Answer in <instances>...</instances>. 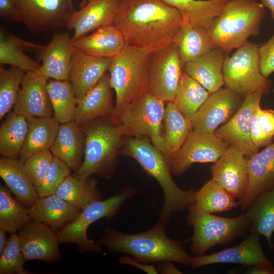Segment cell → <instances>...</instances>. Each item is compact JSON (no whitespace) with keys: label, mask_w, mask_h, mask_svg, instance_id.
I'll return each mask as SVG.
<instances>
[{"label":"cell","mask_w":274,"mask_h":274,"mask_svg":"<svg viewBox=\"0 0 274 274\" xmlns=\"http://www.w3.org/2000/svg\"><path fill=\"white\" fill-rule=\"evenodd\" d=\"M21 22L32 33L66 26L75 10L69 0H16Z\"/></svg>","instance_id":"4fadbf2b"},{"label":"cell","mask_w":274,"mask_h":274,"mask_svg":"<svg viewBox=\"0 0 274 274\" xmlns=\"http://www.w3.org/2000/svg\"><path fill=\"white\" fill-rule=\"evenodd\" d=\"M44 45L18 37L4 28L0 30V64L20 68L25 72L38 71L41 65L25 52L38 53Z\"/></svg>","instance_id":"f1b7e54d"},{"label":"cell","mask_w":274,"mask_h":274,"mask_svg":"<svg viewBox=\"0 0 274 274\" xmlns=\"http://www.w3.org/2000/svg\"><path fill=\"white\" fill-rule=\"evenodd\" d=\"M119 0H88L79 10H74L66 26L74 30L73 40L98 28L114 23Z\"/></svg>","instance_id":"ffe728a7"},{"label":"cell","mask_w":274,"mask_h":274,"mask_svg":"<svg viewBox=\"0 0 274 274\" xmlns=\"http://www.w3.org/2000/svg\"><path fill=\"white\" fill-rule=\"evenodd\" d=\"M165 230L155 224L146 231L130 234L107 227L98 242L109 253H124L143 263L170 261L190 265L193 257L185 250L184 243L167 236Z\"/></svg>","instance_id":"3957f363"},{"label":"cell","mask_w":274,"mask_h":274,"mask_svg":"<svg viewBox=\"0 0 274 274\" xmlns=\"http://www.w3.org/2000/svg\"><path fill=\"white\" fill-rule=\"evenodd\" d=\"M70 2H71V3H73V0H69Z\"/></svg>","instance_id":"6f0895ef"},{"label":"cell","mask_w":274,"mask_h":274,"mask_svg":"<svg viewBox=\"0 0 274 274\" xmlns=\"http://www.w3.org/2000/svg\"><path fill=\"white\" fill-rule=\"evenodd\" d=\"M0 16L11 22H21V14L16 0H0Z\"/></svg>","instance_id":"c3c4849f"},{"label":"cell","mask_w":274,"mask_h":274,"mask_svg":"<svg viewBox=\"0 0 274 274\" xmlns=\"http://www.w3.org/2000/svg\"><path fill=\"white\" fill-rule=\"evenodd\" d=\"M74 47L89 55L113 58L126 45L123 36L113 24L101 27L90 35L73 40Z\"/></svg>","instance_id":"484cf974"},{"label":"cell","mask_w":274,"mask_h":274,"mask_svg":"<svg viewBox=\"0 0 274 274\" xmlns=\"http://www.w3.org/2000/svg\"><path fill=\"white\" fill-rule=\"evenodd\" d=\"M73 48L67 32H55L50 42L37 53L42 62L39 71L48 79L68 80Z\"/></svg>","instance_id":"7402d4cb"},{"label":"cell","mask_w":274,"mask_h":274,"mask_svg":"<svg viewBox=\"0 0 274 274\" xmlns=\"http://www.w3.org/2000/svg\"><path fill=\"white\" fill-rule=\"evenodd\" d=\"M260 106L257 108L252 119L251 137L253 143L258 148L266 147L273 142L274 137L267 134L261 127L258 122V112Z\"/></svg>","instance_id":"7dc6e473"},{"label":"cell","mask_w":274,"mask_h":274,"mask_svg":"<svg viewBox=\"0 0 274 274\" xmlns=\"http://www.w3.org/2000/svg\"><path fill=\"white\" fill-rule=\"evenodd\" d=\"M263 94V90L250 93L245 96L234 115L218 128L215 133L229 145L241 150L247 158L259 152L251 137V127L254 114Z\"/></svg>","instance_id":"5bb4252c"},{"label":"cell","mask_w":274,"mask_h":274,"mask_svg":"<svg viewBox=\"0 0 274 274\" xmlns=\"http://www.w3.org/2000/svg\"><path fill=\"white\" fill-rule=\"evenodd\" d=\"M110 75L106 73L81 99H77L74 121L82 126L95 120L111 118L114 106Z\"/></svg>","instance_id":"44dd1931"},{"label":"cell","mask_w":274,"mask_h":274,"mask_svg":"<svg viewBox=\"0 0 274 274\" xmlns=\"http://www.w3.org/2000/svg\"><path fill=\"white\" fill-rule=\"evenodd\" d=\"M7 232L0 229V254L6 246L9 239L6 235Z\"/></svg>","instance_id":"db71d44e"},{"label":"cell","mask_w":274,"mask_h":274,"mask_svg":"<svg viewBox=\"0 0 274 274\" xmlns=\"http://www.w3.org/2000/svg\"><path fill=\"white\" fill-rule=\"evenodd\" d=\"M180 12L183 23L208 30L228 0H163Z\"/></svg>","instance_id":"1f68e13d"},{"label":"cell","mask_w":274,"mask_h":274,"mask_svg":"<svg viewBox=\"0 0 274 274\" xmlns=\"http://www.w3.org/2000/svg\"><path fill=\"white\" fill-rule=\"evenodd\" d=\"M224 59L221 50L213 48L199 58L185 63L184 72L212 93L224 85L222 72Z\"/></svg>","instance_id":"83f0119b"},{"label":"cell","mask_w":274,"mask_h":274,"mask_svg":"<svg viewBox=\"0 0 274 274\" xmlns=\"http://www.w3.org/2000/svg\"><path fill=\"white\" fill-rule=\"evenodd\" d=\"M25 260L20 245L18 234H11L0 256L1 274H30L24 267Z\"/></svg>","instance_id":"7bdbcfd3"},{"label":"cell","mask_w":274,"mask_h":274,"mask_svg":"<svg viewBox=\"0 0 274 274\" xmlns=\"http://www.w3.org/2000/svg\"><path fill=\"white\" fill-rule=\"evenodd\" d=\"M136 192L135 188L127 186L112 196L90 204L81 210L72 221L56 231L60 243L75 244L79 252L101 253V245L88 237V227L103 218L109 220L112 218L124 202L132 198Z\"/></svg>","instance_id":"9c48e42d"},{"label":"cell","mask_w":274,"mask_h":274,"mask_svg":"<svg viewBox=\"0 0 274 274\" xmlns=\"http://www.w3.org/2000/svg\"><path fill=\"white\" fill-rule=\"evenodd\" d=\"M259 235L251 231L250 235L239 244L213 254L193 257L192 268L219 263H233L244 265H272L263 252Z\"/></svg>","instance_id":"d6986e66"},{"label":"cell","mask_w":274,"mask_h":274,"mask_svg":"<svg viewBox=\"0 0 274 274\" xmlns=\"http://www.w3.org/2000/svg\"><path fill=\"white\" fill-rule=\"evenodd\" d=\"M183 23L179 10L163 0H119L113 24L126 44L153 52L172 44Z\"/></svg>","instance_id":"6da1fadb"},{"label":"cell","mask_w":274,"mask_h":274,"mask_svg":"<svg viewBox=\"0 0 274 274\" xmlns=\"http://www.w3.org/2000/svg\"><path fill=\"white\" fill-rule=\"evenodd\" d=\"M258 122L262 129L268 135L274 136V110L259 109Z\"/></svg>","instance_id":"681fc988"},{"label":"cell","mask_w":274,"mask_h":274,"mask_svg":"<svg viewBox=\"0 0 274 274\" xmlns=\"http://www.w3.org/2000/svg\"><path fill=\"white\" fill-rule=\"evenodd\" d=\"M28 130L26 118L13 112L0 127V154L2 157L18 159Z\"/></svg>","instance_id":"8d00e7d4"},{"label":"cell","mask_w":274,"mask_h":274,"mask_svg":"<svg viewBox=\"0 0 274 274\" xmlns=\"http://www.w3.org/2000/svg\"><path fill=\"white\" fill-rule=\"evenodd\" d=\"M259 45L247 42L225 57L222 72L226 87L244 96L257 91L269 92L271 81L261 74Z\"/></svg>","instance_id":"30bf717a"},{"label":"cell","mask_w":274,"mask_h":274,"mask_svg":"<svg viewBox=\"0 0 274 274\" xmlns=\"http://www.w3.org/2000/svg\"><path fill=\"white\" fill-rule=\"evenodd\" d=\"M162 139L167 160L182 147L193 130L191 120L186 119L173 101L165 106L163 120Z\"/></svg>","instance_id":"836d02e7"},{"label":"cell","mask_w":274,"mask_h":274,"mask_svg":"<svg viewBox=\"0 0 274 274\" xmlns=\"http://www.w3.org/2000/svg\"><path fill=\"white\" fill-rule=\"evenodd\" d=\"M242 102L241 95L226 87L210 93L191 120L193 130L214 133L231 119Z\"/></svg>","instance_id":"9a60e30c"},{"label":"cell","mask_w":274,"mask_h":274,"mask_svg":"<svg viewBox=\"0 0 274 274\" xmlns=\"http://www.w3.org/2000/svg\"><path fill=\"white\" fill-rule=\"evenodd\" d=\"M183 68L178 48L173 43L151 52L148 61V92L164 102L173 101Z\"/></svg>","instance_id":"8fae6325"},{"label":"cell","mask_w":274,"mask_h":274,"mask_svg":"<svg viewBox=\"0 0 274 274\" xmlns=\"http://www.w3.org/2000/svg\"><path fill=\"white\" fill-rule=\"evenodd\" d=\"M261 3L270 11L271 16L274 20V0H260Z\"/></svg>","instance_id":"11a10c76"},{"label":"cell","mask_w":274,"mask_h":274,"mask_svg":"<svg viewBox=\"0 0 274 274\" xmlns=\"http://www.w3.org/2000/svg\"><path fill=\"white\" fill-rule=\"evenodd\" d=\"M0 176L17 199L28 208L32 207L39 198L24 162L19 159L1 156Z\"/></svg>","instance_id":"f546056e"},{"label":"cell","mask_w":274,"mask_h":274,"mask_svg":"<svg viewBox=\"0 0 274 274\" xmlns=\"http://www.w3.org/2000/svg\"><path fill=\"white\" fill-rule=\"evenodd\" d=\"M81 211L56 194L40 197L28 208L32 220L42 222L55 231L72 221Z\"/></svg>","instance_id":"4316f807"},{"label":"cell","mask_w":274,"mask_h":274,"mask_svg":"<svg viewBox=\"0 0 274 274\" xmlns=\"http://www.w3.org/2000/svg\"><path fill=\"white\" fill-rule=\"evenodd\" d=\"M98 184L95 178L89 177L81 179L70 175L60 185L55 194L82 210L92 202L102 199Z\"/></svg>","instance_id":"d590c367"},{"label":"cell","mask_w":274,"mask_h":274,"mask_svg":"<svg viewBox=\"0 0 274 274\" xmlns=\"http://www.w3.org/2000/svg\"><path fill=\"white\" fill-rule=\"evenodd\" d=\"M229 145L215 133L192 130L180 149L167 161L172 174L179 176L196 163H215Z\"/></svg>","instance_id":"7c38bea8"},{"label":"cell","mask_w":274,"mask_h":274,"mask_svg":"<svg viewBox=\"0 0 274 274\" xmlns=\"http://www.w3.org/2000/svg\"><path fill=\"white\" fill-rule=\"evenodd\" d=\"M85 136L82 128L74 121L60 124L57 135L50 148L53 155L76 172L84 156Z\"/></svg>","instance_id":"d4e9b609"},{"label":"cell","mask_w":274,"mask_h":274,"mask_svg":"<svg viewBox=\"0 0 274 274\" xmlns=\"http://www.w3.org/2000/svg\"><path fill=\"white\" fill-rule=\"evenodd\" d=\"M25 72L11 66L0 68V120L14 107Z\"/></svg>","instance_id":"b9f144b4"},{"label":"cell","mask_w":274,"mask_h":274,"mask_svg":"<svg viewBox=\"0 0 274 274\" xmlns=\"http://www.w3.org/2000/svg\"><path fill=\"white\" fill-rule=\"evenodd\" d=\"M188 211L186 221L193 227V233L187 241L191 243V252L195 257L203 255L217 245L231 242L251 225L246 213L233 218L220 217L202 210L195 203Z\"/></svg>","instance_id":"52a82bcc"},{"label":"cell","mask_w":274,"mask_h":274,"mask_svg":"<svg viewBox=\"0 0 274 274\" xmlns=\"http://www.w3.org/2000/svg\"><path fill=\"white\" fill-rule=\"evenodd\" d=\"M249 274H274V266L273 265H254L250 266L247 270Z\"/></svg>","instance_id":"f5cc1de1"},{"label":"cell","mask_w":274,"mask_h":274,"mask_svg":"<svg viewBox=\"0 0 274 274\" xmlns=\"http://www.w3.org/2000/svg\"><path fill=\"white\" fill-rule=\"evenodd\" d=\"M88 0H81V3L79 6V8H83L87 3Z\"/></svg>","instance_id":"9f6ffc18"},{"label":"cell","mask_w":274,"mask_h":274,"mask_svg":"<svg viewBox=\"0 0 274 274\" xmlns=\"http://www.w3.org/2000/svg\"><path fill=\"white\" fill-rule=\"evenodd\" d=\"M194 203L202 210L212 214L227 212L239 205L233 196L213 179L196 191Z\"/></svg>","instance_id":"ab89813d"},{"label":"cell","mask_w":274,"mask_h":274,"mask_svg":"<svg viewBox=\"0 0 274 274\" xmlns=\"http://www.w3.org/2000/svg\"><path fill=\"white\" fill-rule=\"evenodd\" d=\"M151 52L126 44L112 58L110 84L116 93L115 109L148 92V61Z\"/></svg>","instance_id":"ba28073f"},{"label":"cell","mask_w":274,"mask_h":274,"mask_svg":"<svg viewBox=\"0 0 274 274\" xmlns=\"http://www.w3.org/2000/svg\"><path fill=\"white\" fill-rule=\"evenodd\" d=\"M71 171L64 162L53 155L42 184L36 188L39 196L55 194L65 178L71 175Z\"/></svg>","instance_id":"ee69618b"},{"label":"cell","mask_w":274,"mask_h":274,"mask_svg":"<svg viewBox=\"0 0 274 274\" xmlns=\"http://www.w3.org/2000/svg\"><path fill=\"white\" fill-rule=\"evenodd\" d=\"M26 118L28 130L18 158L23 162L35 153L50 150L60 125L53 116Z\"/></svg>","instance_id":"4dcf8cb0"},{"label":"cell","mask_w":274,"mask_h":274,"mask_svg":"<svg viewBox=\"0 0 274 274\" xmlns=\"http://www.w3.org/2000/svg\"><path fill=\"white\" fill-rule=\"evenodd\" d=\"M28 208L15 199L8 187L0 185V229L16 233L31 220Z\"/></svg>","instance_id":"60d3db41"},{"label":"cell","mask_w":274,"mask_h":274,"mask_svg":"<svg viewBox=\"0 0 274 274\" xmlns=\"http://www.w3.org/2000/svg\"><path fill=\"white\" fill-rule=\"evenodd\" d=\"M272 92H274V88L272 89Z\"/></svg>","instance_id":"680465c9"},{"label":"cell","mask_w":274,"mask_h":274,"mask_svg":"<svg viewBox=\"0 0 274 274\" xmlns=\"http://www.w3.org/2000/svg\"><path fill=\"white\" fill-rule=\"evenodd\" d=\"M164 101L147 92L115 109L110 119L121 128L124 136L147 137L164 155L162 139Z\"/></svg>","instance_id":"8992f818"},{"label":"cell","mask_w":274,"mask_h":274,"mask_svg":"<svg viewBox=\"0 0 274 274\" xmlns=\"http://www.w3.org/2000/svg\"><path fill=\"white\" fill-rule=\"evenodd\" d=\"M48 80L39 70L26 72L13 112L25 118L52 116L53 110L47 88Z\"/></svg>","instance_id":"ac0fdd59"},{"label":"cell","mask_w":274,"mask_h":274,"mask_svg":"<svg viewBox=\"0 0 274 274\" xmlns=\"http://www.w3.org/2000/svg\"><path fill=\"white\" fill-rule=\"evenodd\" d=\"M112 60L89 55L74 47L68 80L77 99L98 82L109 71Z\"/></svg>","instance_id":"603a6c76"},{"label":"cell","mask_w":274,"mask_h":274,"mask_svg":"<svg viewBox=\"0 0 274 274\" xmlns=\"http://www.w3.org/2000/svg\"><path fill=\"white\" fill-rule=\"evenodd\" d=\"M119 262L121 264H127L133 266L149 274H157V267L153 264H145L130 257L125 254L118 259Z\"/></svg>","instance_id":"f907efd6"},{"label":"cell","mask_w":274,"mask_h":274,"mask_svg":"<svg viewBox=\"0 0 274 274\" xmlns=\"http://www.w3.org/2000/svg\"><path fill=\"white\" fill-rule=\"evenodd\" d=\"M53 156L50 150H46L31 155L24 162L26 171L36 188L42 184Z\"/></svg>","instance_id":"f6af8a7d"},{"label":"cell","mask_w":274,"mask_h":274,"mask_svg":"<svg viewBox=\"0 0 274 274\" xmlns=\"http://www.w3.org/2000/svg\"><path fill=\"white\" fill-rule=\"evenodd\" d=\"M172 43L178 48L183 66L213 49L208 29L187 23L180 27Z\"/></svg>","instance_id":"d6a6232c"},{"label":"cell","mask_w":274,"mask_h":274,"mask_svg":"<svg viewBox=\"0 0 274 274\" xmlns=\"http://www.w3.org/2000/svg\"><path fill=\"white\" fill-rule=\"evenodd\" d=\"M120 154L135 159L161 188L163 202L156 224L166 228L173 214L188 210L195 203L196 191L185 190L176 184L164 154L147 137L127 136L124 139Z\"/></svg>","instance_id":"7a4b0ae2"},{"label":"cell","mask_w":274,"mask_h":274,"mask_svg":"<svg viewBox=\"0 0 274 274\" xmlns=\"http://www.w3.org/2000/svg\"><path fill=\"white\" fill-rule=\"evenodd\" d=\"M47 88L55 119L60 124L74 121L77 99L69 80L48 81Z\"/></svg>","instance_id":"f35d334b"},{"label":"cell","mask_w":274,"mask_h":274,"mask_svg":"<svg viewBox=\"0 0 274 274\" xmlns=\"http://www.w3.org/2000/svg\"><path fill=\"white\" fill-rule=\"evenodd\" d=\"M260 70L265 78L274 72V33L266 43L258 47Z\"/></svg>","instance_id":"bcb514c9"},{"label":"cell","mask_w":274,"mask_h":274,"mask_svg":"<svg viewBox=\"0 0 274 274\" xmlns=\"http://www.w3.org/2000/svg\"><path fill=\"white\" fill-rule=\"evenodd\" d=\"M247 209L251 231L265 236L269 247L273 248L271 237L274 232V187L258 195Z\"/></svg>","instance_id":"e575fe53"},{"label":"cell","mask_w":274,"mask_h":274,"mask_svg":"<svg viewBox=\"0 0 274 274\" xmlns=\"http://www.w3.org/2000/svg\"><path fill=\"white\" fill-rule=\"evenodd\" d=\"M265 7L255 0H228L209 29L213 48L224 53L236 49L260 34Z\"/></svg>","instance_id":"277c9868"},{"label":"cell","mask_w":274,"mask_h":274,"mask_svg":"<svg viewBox=\"0 0 274 274\" xmlns=\"http://www.w3.org/2000/svg\"><path fill=\"white\" fill-rule=\"evenodd\" d=\"M85 136L83 162L74 176L86 179L93 174L107 180L115 173L123 144L120 126L110 118H102L80 126Z\"/></svg>","instance_id":"5b68a950"},{"label":"cell","mask_w":274,"mask_h":274,"mask_svg":"<svg viewBox=\"0 0 274 274\" xmlns=\"http://www.w3.org/2000/svg\"><path fill=\"white\" fill-rule=\"evenodd\" d=\"M212 178L240 201L245 196L249 183L248 158L237 148L229 145L212 166Z\"/></svg>","instance_id":"2e32d148"},{"label":"cell","mask_w":274,"mask_h":274,"mask_svg":"<svg viewBox=\"0 0 274 274\" xmlns=\"http://www.w3.org/2000/svg\"><path fill=\"white\" fill-rule=\"evenodd\" d=\"M157 267L158 273L161 274H182L181 270L177 268L173 261H163L158 263Z\"/></svg>","instance_id":"816d5d0a"},{"label":"cell","mask_w":274,"mask_h":274,"mask_svg":"<svg viewBox=\"0 0 274 274\" xmlns=\"http://www.w3.org/2000/svg\"><path fill=\"white\" fill-rule=\"evenodd\" d=\"M248 187L244 198L238 201L246 210L260 193L274 187V142L248 158Z\"/></svg>","instance_id":"cb8c5ba5"},{"label":"cell","mask_w":274,"mask_h":274,"mask_svg":"<svg viewBox=\"0 0 274 274\" xmlns=\"http://www.w3.org/2000/svg\"><path fill=\"white\" fill-rule=\"evenodd\" d=\"M210 94L199 82L183 72L173 102L186 119L191 120Z\"/></svg>","instance_id":"74e56055"},{"label":"cell","mask_w":274,"mask_h":274,"mask_svg":"<svg viewBox=\"0 0 274 274\" xmlns=\"http://www.w3.org/2000/svg\"><path fill=\"white\" fill-rule=\"evenodd\" d=\"M18 236L25 260L58 261L60 243L56 231L46 224L31 220L19 230Z\"/></svg>","instance_id":"e0dca14e"}]
</instances>
